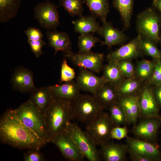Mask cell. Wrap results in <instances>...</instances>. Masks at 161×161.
<instances>
[{"label":"cell","instance_id":"27","mask_svg":"<svg viewBox=\"0 0 161 161\" xmlns=\"http://www.w3.org/2000/svg\"><path fill=\"white\" fill-rule=\"evenodd\" d=\"M102 77L107 83L116 87L124 79L117 61H109L105 66Z\"/></svg>","mask_w":161,"mask_h":161},{"label":"cell","instance_id":"40","mask_svg":"<svg viewBox=\"0 0 161 161\" xmlns=\"http://www.w3.org/2000/svg\"><path fill=\"white\" fill-rule=\"evenodd\" d=\"M39 150L30 149L23 155L24 161H45L46 160Z\"/></svg>","mask_w":161,"mask_h":161},{"label":"cell","instance_id":"1","mask_svg":"<svg viewBox=\"0 0 161 161\" xmlns=\"http://www.w3.org/2000/svg\"><path fill=\"white\" fill-rule=\"evenodd\" d=\"M0 139L3 143L20 149L40 150L47 143L22 123L12 109L1 117Z\"/></svg>","mask_w":161,"mask_h":161},{"label":"cell","instance_id":"2","mask_svg":"<svg viewBox=\"0 0 161 161\" xmlns=\"http://www.w3.org/2000/svg\"><path fill=\"white\" fill-rule=\"evenodd\" d=\"M71 112L72 102L53 99L44 114L51 140L64 131L67 122L71 121Z\"/></svg>","mask_w":161,"mask_h":161},{"label":"cell","instance_id":"26","mask_svg":"<svg viewBox=\"0 0 161 161\" xmlns=\"http://www.w3.org/2000/svg\"><path fill=\"white\" fill-rule=\"evenodd\" d=\"M136 78L124 79L116 87L119 97L138 94L144 83Z\"/></svg>","mask_w":161,"mask_h":161},{"label":"cell","instance_id":"12","mask_svg":"<svg viewBox=\"0 0 161 161\" xmlns=\"http://www.w3.org/2000/svg\"><path fill=\"white\" fill-rule=\"evenodd\" d=\"M51 142L58 147L63 155L68 160L79 161L85 157L75 143L64 131L53 137Z\"/></svg>","mask_w":161,"mask_h":161},{"label":"cell","instance_id":"34","mask_svg":"<svg viewBox=\"0 0 161 161\" xmlns=\"http://www.w3.org/2000/svg\"><path fill=\"white\" fill-rule=\"evenodd\" d=\"M156 44L150 40L142 37L141 47L143 53L151 57L154 60H161V51Z\"/></svg>","mask_w":161,"mask_h":161},{"label":"cell","instance_id":"11","mask_svg":"<svg viewBox=\"0 0 161 161\" xmlns=\"http://www.w3.org/2000/svg\"><path fill=\"white\" fill-rule=\"evenodd\" d=\"M76 66L93 72L99 73L103 67V54L92 52L85 54L72 52L65 55Z\"/></svg>","mask_w":161,"mask_h":161},{"label":"cell","instance_id":"15","mask_svg":"<svg viewBox=\"0 0 161 161\" xmlns=\"http://www.w3.org/2000/svg\"><path fill=\"white\" fill-rule=\"evenodd\" d=\"M10 81L14 90L23 93H31L36 88L34 84L32 72L22 66L15 69Z\"/></svg>","mask_w":161,"mask_h":161},{"label":"cell","instance_id":"31","mask_svg":"<svg viewBox=\"0 0 161 161\" xmlns=\"http://www.w3.org/2000/svg\"><path fill=\"white\" fill-rule=\"evenodd\" d=\"M107 109L109 112L110 117L115 126L127 125L125 114L118 102L110 106Z\"/></svg>","mask_w":161,"mask_h":161},{"label":"cell","instance_id":"45","mask_svg":"<svg viewBox=\"0 0 161 161\" xmlns=\"http://www.w3.org/2000/svg\"><path fill=\"white\" fill-rule=\"evenodd\" d=\"M160 42H161V34H160Z\"/></svg>","mask_w":161,"mask_h":161},{"label":"cell","instance_id":"38","mask_svg":"<svg viewBox=\"0 0 161 161\" xmlns=\"http://www.w3.org/2000/svg\"><path fill=\"white\" fill-rule=\"evenodd\" d=\"M129 131L126 126L123 127L115 126L112 129L110 133V139L121 140L127 137Z\"/></svg>","mask_w":161,"mask_h":161},{"label":"cell","instance_id":"37","mask_svg":"<svg viewBox=\"0 0 161 161\" xmlns=\"http://www.w3.org/2000/svg\"><path fill=\"white\" fill-rule=\"evenodd\" d=\"M152 75L146 83L154 86L161 85V60L156 61Z\"/></svg>","mask_w":161,"mask_h":161},{"label":"cell","instance_id":"25","mask_svg":"<svg viewBox=\"0 0 161 161\" xmlns=\"http://www.w3.org/2000/svg\"><path fill=\"white\" fill-rule=\"evenodd\" d=\"M21 0H0V23L9 21L16 17Z\"/></svg>","mask_w":161,"mask_h":161},{"label":"cell","instance_id":"16","mask_svg":"<svg viewBox=\"0 0 161 161\" xmlns=\"http://www.w3.org/2000/svg\"><path fill=\"white\" fill-rule=\"evenodd\" d=\"M76 82L80 90L90 92L92 95L107 83L102 76L98 77L93 72L81 68H80Z\"/></svg>","mask_w":161,"mask_h":161},{"label":"cell","instance_id":"21","mask_svg":"<svg viewBox=\"0 0 161 161\" xmlns=\"http://www.w3.org/2000/svg\"><path fill=\"white\" fill-rule=\"evenodd\" d=\"M128 147L126 144L109 141L101 146L100 155L106 161H125Z\"/></svg>","mask_w":161,"mask_h":161},{"label":"cell","instance_id":"36","mask_svg":"<svg viewBox=\"0 0 161 161\" xmlns=\"http://www.w3.org/2000/svg\"><path fill=\"white\" fill-rule=\"evenodd\" d=\"M75 77V73L74 69L68 65L66 60L64 59L61 66V82H66L72 81Z\"/></svg>","mask_w":161,"mask_h":161},{"label":"cell","instance_id":"43","mask_svg":"<svg viewBox=\"0 0 161 161\" xmlns=\"http://www.w3.org/2000/svg\"><path fill=\"white\" fill-rule=\"evenodd\" d=\"M154 95L161 110V85L153 86Z\"/></svg>","mask_w":161,"mask_h":161},{"label":"cell","instance_id":"29","mask_svg":"<svg viewBox=\"0 0 161 161\" xmlns=\"http://www.w3.org/2000/svg\"><path fill=\"white\" fill-rule=\"evenodd\" d=\"M134 0H113L114 7L119 11L126 28L130 25Z\"/></svg>","mask_w":161,"mask_h":161},{"label":"cell","instance_id":"41","mask_svg":"<svg viewBox=\"0 0 161 161\" xmlns=\"http://www.w3.org/2000/svg\"><path fill=\"white\" fill-rule=\"evenodd\" d=\"M24 32L29 40H41L44 36L40 30L35 27H29L24 31Z\"/></svg>","mask_w":161,"mask_h":161},{"label":"cell","instance_id":"44","mask_svg":"<svg viewBox=\"0 0 161 161\" xmlns=\"http://www.w3.org/2000/svg\"><path fill=\"white\" fill-rule=\"evenodd\" d=\"M153 4L155 8L161 13V0H153Z\"/></svg>","mask_w":161,"mask_h":161},{"label":"cell","instance_id":"19","mask_svg":"<svg viewBox=\"0 0 161 161\" xmlns=\"http://www.w3.org/2000/svg\"><path fill=\"white\" fill-rule=\"evenodd\" d=\"M103 25L98 33L104 38L101 42L102 45H106L109 48L114 45L124 43L128 38L123 32L114 27L111 23L106 21L102 22Z\"/></svg>","mask_w":161,"mask_h":161},{"label":"cell","instance_id":"42","mask_svg":"<svg viewBox=\"0 0 161 161\" xmlns=\"http://www.w3.org/2000/svg\"><path fill=\"white\" fill-rule=\"evenodd\" d=\"M130 158L132 161H152L149 158L141 154L128 150Z\"/></svg>","mask_w":161,"mask_h":161},{"label":"cell","instance_id":"28","mask_svg":"<svg viewBox=\"0 0 161 161\" xmlns=\"http://www.w3.org/2000/svg\"><path fill=\"white\" fill-rule=\"evenodd\" d=\"M156 61L143 60L138 61L135 67V77L146 83L151 77L154 68Z\"/></svg>","mask_w":161,"mask_h":161},{"label":"cell","instance_id":"10","mask_svg":"<svg viewBox=\"0 0 161 161\" xmlns=\"http://www.w3.org/2000/svg\"><path fill=\"white\" fill-rule=\"evenodd\" d=\"M134 124L131 131L135 138L144 141L155 143L161 127V116L142 118Z\"/></svg>","mask_w":161,"mask_h":161},{"label":"cell","instance_id":"24","mask_svg":"<svg viewBox=\"0 0 161 161\" xmlns=\"http://www.w3.org/2000/svg\"><path fill=\"white\" fill-rule=\"evenodd\" d=\"M75 31L81 35L98 32L101 27L97 21L95 17L92 15L80 16L79 18L73 21Z\"/></svg>","mask_w":161,"mask_h":161},{"label":"cell","instance_id":"6","mask_svg":"<svg viewBox=\"0 0 161 161\" xmlns=\"http://www.w3.org/2000/svg\"><path fill=\"white\" fill-rule=\"evenodd\" d=\"M64 131L70 137L81 153L89 161H99L100 153L85 131L76 123L67 122Z\"/></svg>","mask_w":161,"mask_h":161},{"label":"cell","instance_id":"30","mask_svg":"<svg viewBox=\"0 0 161 161\" xmlns=\"http://www.w3.org/2000/svg\"><path fill=\"white\" fill-rule=\"evenodd\" d=\"M85 2L91 12L101 20L102 22L106 20L109 11L108 0H85Z\"/></svg>","mask_w":161,"mask_h":161},{"label":"cell","instance_id":"17","mask_svg":"<svg viewBox=\"0 0 161 161\" xmlns=\"http://www.w3.org/2000/svg\"><path fill=\"white\" fill-rule=\"evenodd\" d=\"M54 99L72 102L80 95V91L76 82L72 80L61 85L49 86Z\"/></svg>","mask_w":161,"mask_h":161},{"label":"cell","instance_id":"23","mask_svg":"<svg viewBox=\"0 0 161 161\" xmlns=\"http://www.w3.org/2000/svg\"><path fill=\"white\" fill-rule=\"evenodd\" d=\"M93 95L104 109L118 102L119 96L115 87L106 83Z\"/></svg>","mask_w":161,"mask_h":161},{"label":"cell","instance_id":"32","mask_svg":"<svg viewBox=\"0 0 161 161\" xmlns=\"http://www.w3.org/2000/svg\"><path fill=\"white\" fill-rule=\"evenodd\" d=\"M100 41V38L91 33L81 35L78 37V53L83 54L91 52L92 48L96 43Z\"/></svg>","mask_w":161,"mask_h":161},{"label":"cell","instance_id":"35","mask_svg":"<svg viewBox=\"0 0 161 161\" xmlns=\"http://www.w3.org/2000/svg\"><path fill=\"white\" fill-rule=\"evenodd\" d=\"M117 62L120 71L125 78H135V67L131 60H123Z\"/></svg>","mask_w":161,"mask_h":161},{"label":"cell","instance_id":"8","mask_svg":"<svg viewBox=\"0 0 161 161\" xmlns=\"http://www.w3.org/2000/svg\"><path fill=\"white\" fill-rule=\"evenodd\" d=\"M34 16L40 26L47 30H55L60 24L57 7L50 0L37 4L34 9Z\"/></svg>","mask_w":161,"mask_h":161},{"label":"cell","instance_id":"4","mask_svg":"<svg viewBox=\"0 0 161 161\" xmlns=\"http://www.w3.org/2000/svg\"><path fill=\"white\" fill-rule=\"evenodd\" d=\"M104 109L93 95L80 94L72 102L71 120L87 125L100 115Z\"/></svg>","mask_w":161,"mask_h":161},{"label":"cell","instance_id":"14","mask_svg":"<svg viewBox=\"0 0 161 161\" xmlns=\"http://www.w3.org/2000/svg\"><path fill=\"white\" fill-rule=\"evenodd\" d=\"M126 138L128 150L147 157L152 161H161V151L156 143L129 136Z\"/></svg>","mask_w":161,"mask_h":161},{"label":"cell","instance_id":"7","mask_svg":"<svg viewBox=\"0 0 161 161\" xmlns=\"http://www.w3.org/2000/svg\"><path fill=\"white\" fill-rule=\"evenodd\" d=\"M115 126L109 114L103 112L94 120L86 125L85 131L96 146H101L109 141L111 131Z\"/></svg>","mask_w":161,"mask_h":161},{"label":"cell","instance_id":"20","mask_svg":"<svg viewBox=\"0 0 161 161\" xmlns=\"http://www.w3.org/2000/svg\"><path fill=\"white\" fill-rule=\"evenodd\" d=\"M46 35L49 45L55 50V55L60 51L63 52L64 55L72 52L71 41L66 33L56 30H47Z\"/></svg>","mask_w":161,"mask_h":161},{"label":"cell","instance_id":"39","mask_svg":"<svg viewBox=\"0 0 161 161\" xmlns=\"http://www.w3.org/2000/svg\"><path fill=\"white\" fill-rule=\"evenodd\" d=\"M27 42L32 52L36 58H39L44 53L42 49L46 45L45 41L42 40L38 41L28 40Z\"/></svg>","mask_w":161,"mask_h":161},{"label":"cell","instance_id":"18","mask_svg":"<svg viewBox=\"0 0 161 161\" xmlns=\"http://www.w3.org/2000/svg\"><path fill=\"white\" fill-rule=\"evenodd\" d=\"M139 93L119 97L118 102L123 110L127 119V125L135 124L140 116Z\"/></svg>","mask_w":161,"mask_h":161},{"label":"cell","instance_id":"9","mask_svg":"<svg viewBox=\"0 0 161 161\" xmlns=\"http://www.w3.org/2000/svg\"><path fill=\"white\" fill-rule=\"evenodd\" d=\"M153 86L145 83L139 93L140 118L158 117L160 108L155 98Z\"/></svg>","mask_w":161,"mask_h":161},{"label":"cell","instance_id":"5","mask_svg":"<svg viewBox=\"0 0 161 161\" xmlns=\"http://www.w3.org/2000/svg\"><path fill=\"white\" fill-rule=\"evenodd\" d=\"M137 29L142 38L150 40L156 44L160 42L161 16L151 8H148L137 16Z\"/></svg>","mask_w":161,"mask_h":161},{"label":"cell","instance_id":"33","mask_svg":"<svg viewBox=\"0 0 161 161\" xmlns=\"http://www.w3.org/2000/svg\"><path fill=\"white\" fill-rule=\"evenodd\" d=\"M59 5L62 6L71 16H82L84 0H59Z\"/></svg>","mask_w":161,"mask_h":161},{"label":"cell","instance_id":"22","mask_svg":"<svg viewBox=\"0 0 161 161\" xmlns=\"http://www.w3.org/2000/svg\"><path fill=\"white\" fill-rule=\"evenodd\" d=\"M53 100L48 86L36 88L31 93L29 100L38 110L44 114Z\"/></svg>","mask_w":161,"mask_h":161},{"label":"cell","instance_id":"3","mask_svg":"<svg viewBox=\"0 0 161 161\" xmlns=\"http://www.w3.org/2000/svg\"><path fill=\"white\" fill-rule=\"evenodd\" d=\"M18 119L47 143L51 139L47 129L45 116L29 100L14 109Z\"/></svg>","mask_w":161,"mask_h":161},{"label":"cell","instance_id":"13","mask_svg":"<svg viewBox=\"0 0 161 161\" xmlns=\"http://www.w3.org/2000/svg\"><path fill=\"white\" fill-rule=\"evenodd\" d=\"M142 37L139 35L127 44L109 53L107 56L109 61H118L123 60H132L143 55L141 47Z\"/></svg>","mask_w":161,"mask_h":161}]
</instances>
